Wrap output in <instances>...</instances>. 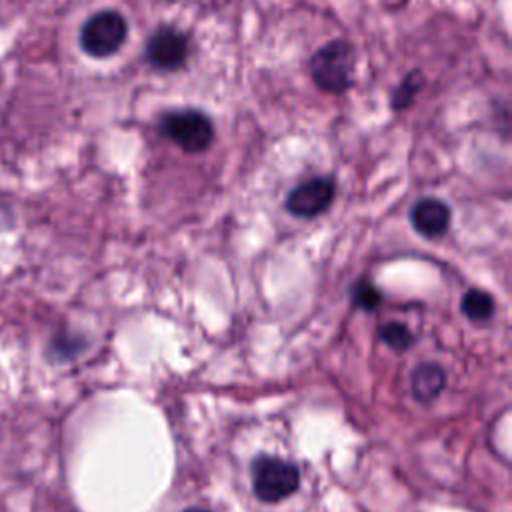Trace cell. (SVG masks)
Returning a JSON list of instances; mask_svg holds the SVG:
<instances>
[{"label": "cell", "instance_id": "1", "mask_svg": "<svg viewBox=\"0 0 512 512\" xmlns=\"http://www.w3.org/2000/svg\"><path fill=\"white\" fill-rule=\"evenodd\" d=\"M356 52L346 40H330L310 58L314 84L328 94H342L354 84Z\"/></svg>", "mask_w": 512, "mask_h": 512}, {"label": "cell", "instance_id": "2", "mask_svg": "<svg viewBox=\"0 0 512 512\" xmlns=\"http://www.w3.org/2000/svg\"><path fill=\"white\" fill-rule=\"evenodd\" d=\"M158 130L188 154H200L214 140V124L208 114L198 108L166 110L158 118Z\"/></svg>", "mask_w": 512, "mask_h": 512}, {"label": "cell", "instance_id": "3", "mask_svg": "<svg viewBox=\"0 0 512 512\" xmlns=\"http://www.w3.org/2000/svg\"><path fill=\"white\" fill-rule=\"evenodd\" d=\"M250 480L254 496L260 502L276 504L298 490L300 470L290 460L260 454L250 464Z\"/></svg>", "mask_w": 512, "mask_h": 512}, {"label": "cell", "instance_id": "4", "mask_svg": "<svg viewBox=\"0 0 512 512\" xmlns=\"http://www.w3.org/2000/svg\"><path fill=\"white\" fill-rule=\"evenodd\" d=\"M128 36V24L116 10H102L90 16L80 30V46L92 58H106L120 50Z\"/></svg>", "mask_w": 512, "mask_h": 512}, {"label": "cell", "instance_id": "5", "mask_svg": "<svg viewBox=\"0 0 512 512\" xmlns=\"http://www.w3.org/2000/svg\"><path fill=\"white\" fill-rule=\"evenodd\" d=\"M144 52L152 68L174 72L180 70L190 56V38L174 26H158L148 36Z\"/></svg>", "mask_w": 512, "mask_h": 512}, {"label": "cell", "instance_id": "6", "mask_svg": "<svg viewBox=\"0 0 512 512\" xmlns=\"http://www.w3.org/2000/svg\"><path fill=\"white\" fill-rule=\"evenodd\" d=\"M336 184L328 176H316L294 186L286 196V210L296 218H314L326 212L334 200Z\"/></svg>", "mask_w": 512, "mask_h": 512}, {"label": "cell", "instance_id": "7", "mask_svg": "<svg viewBox=\"0 0 512 512\" xmlns=\"http://www.w3.org/2000/svg\"><path fill=\"white\" fill-rule=\"evenodd\" d=\"M410 224L424 238H440L450 228V206L438 198H420L410 208Z\"/></svg>", "mask_w": 512, "mask_h": 512}, {"label": "cell", "instance_id": "8", "mask_svg": "<svg viewBox=\"0 0 512 512\" xmlns=\"http://www.w3.org/2000/svg\"><path fill=\"white\" fill-rule=\"evenodd\" d=\"M412 394L418 402L430 404L440 396L446 386V372L436 362H420L410 378Z\"/></svg>", "mask_w": 512, "mask_h": 512}, {"label": "cell", "instance_id": "9", "mask_svg": "<svg viewBox=\"0 0 512 512\" xmlns=\"http://www.w3.org/2000/svg\"><path fill=\"white\" fill-rule=\"evenodd\" d=\"M460 308L466 318L474 322H484L494 314V298L480 288H470L468 292H464Z\"/></svg>", "mask_w": 512, "mask_h": 512}, {"label": "cell", "instance_id": "10", "mask_svg": "<svg viewBox=\"0 0 512 512\" xmlns=\"http://www.w3.org/2000/svg\"><path fill=\"white\" fill-rule=\"evenodd\" d=\"M422 84H424V76H422L420 70L408 72V74L400 80L398 88H396L394 94H392V108H394V110H404V108H408V106L414 102L416 94L420 92Z\"/></svg>", "mask_w": 512, "mask_h": 512}, {"label": "cell", "instance_id": "11", "mask_svg": "<svg viewBox=\"0 0 512 512\" xmlns=\"http://www.w3.org/2000/svg\"><path fill=\"white\" fill-rule=\"evenodd\" d=\"M380 336L386 342V346H390L396 352H404L412 346L414 342V334L406 324L400 322H386L380 326Z\"/></svg>", "mask_w": 512, "mask_h": 512}, {"label": "cell", "instance_id": "12", "mask_svg": "<svg viewBox=\"0 0 512 512\" xmlns=\"http://www.w3.org/2000/svg\"><path fill=\"white\" fill-rule=\"evenodd\" d=\"M354 298L358 302V306H362L364 310H374L378 304H380V292L374 288L372 282L368 280H362L356 284L354 288Z\"/></svg>", "mask_w": 512, "mask_h": 512}, {"label": "cell", "instance_id": "13", "mask_svg": "<svg viewBox=\"0 0 512 512\" xmlns=\"http://www.w3.org/2000/svg\"><path fill=\"white\" fill-rule=\"evenodd\" d=\"M182 512H212V510L202 508V506H190V508H186V510H182Z\"/></svg>", "mask_w": 512, "mask_h": 512}]
</instances>
